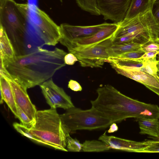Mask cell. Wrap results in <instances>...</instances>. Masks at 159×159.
I'll use <instances>...</instances> for the list:
<instances>
[{
  "label": "cell",
  "instance_id": "obj_11",
  "mask_svg": "<svg viewBox=\"0 0 159 159\" xmlns=\"http://www.w3.org/2000/svg\"><path fill=\"white\" fill-rule=\"evenodd\" d=\"M119 27V25L118 23H108L93 35L75 40L66 47L69 52L73 49L83 48L94 45L114 36Z\"/></svg>",
  "mask_w": 159,
  "mask_h": 159
},
{
  "label": "cell",
  "instance_id": "obj_4",
  "mask_svg": "<svg viewBox=\"0 0 159 159\" xmlns=\"http://www.w3.org/2000/svg\"><path fill=\"white\" fill-rule=\"evenodd\" d=\"M29 130L43 144L68 152L66 139L70 133L63 125L56 108L38 111L35 122Z\"/></svg>",
  "mask_w": 159,
  "mask_h": 159
},
{
  "label": "cell",
  "instance_id": "obj_30",
  "mask_svg": "<svg viewBox=\"0 0 159 159\" xmlns=\"http://www.w3.org/2000/svg\"><path fill=\"white\" fill-rule=\"evenodd\" d=\"M150 145L142 150L141 152L155 153L159 152V142L155 140H151Z\"/></svg>",
  "mask_w": 159,
  "mask_h": 159
},
{
  "label": "cell",
  "instance_id": "obj_10",
  "mask_svg": "<svg viewBox=\"0 0 159 159\" xmlns=\"http://www.w3.org/2000/svg\"><path fill=\"white\" fill-rule=\"evenodd\" d=\"M108 24L104 23L89 26L74 25L67 23L62 24L60 26L61 37L59 42L66 47L75 40L93 35Z\"/></svg>",
  "mask_w": 159,
  "mask_h": 159
},
{
  "label": "cell",
  "instance_id": "obj_12",
  "mask_svg": "<svg viewBox=\"0 0 159 159\" xmlns=\"http://www.w3.org/2000/svg\"><path fill=\"white\" fill-rule=\"evenodd\" d=\"M106 133V132L101 135L98 140L106 143L111 149L129 152H141L152 144L151 140L136 142L113 136H108Z\"/></svg>",
  "mask_w": 159,
  "mask_h": 159
},
{
  "label": "cell",
  "instance_id": "obj_15",
  "mask_svg": "<svg viewBox=\"0 0 159 159\" xmlns=\"http://www.w3.org/2000/svg\"><path fill=\"white\" fill-rule=\"evenodd\" d=\"M40 85L49 92L58 102L61 108L67 110L75 107L71 98L61 88L59 87L50 79Z\"/></svg>",
  "mask_w": 159,
  "mask_h": 159
},
{
  "label": "cell",
  "instance_id": "obj_37",
  "mask_svg": "<svg viewBox=\"0 0 159 159\" xmlns=\"http://www.w3.org/2000/svg\"><path fill=\"white\" fill-rule=\"evenodd\" d=\"M157 75L159 77V70H158V71L157 72Z\"/></svg>",
  "mask_w": 159,
  "mask_h": 159
},
{
  "label": "cell",
  "instance_id": "obj_25",
  "mask_svg": "<svg viewBox=\"0 0 159 159\" xmlns=\"http://www.w3.org/2000/svg\"><path fill=\"white\" fill-rule=\"evenodd\" d=\"M83 144L76 139H73L70 135L66 139V148L68 151L79 152L82 151Z\"/></svg>",
  "mask_w": 159,
  "mask_h": 159
},
{
  "label": "cell",
  "instance_id": "obj_14",
  "mask_svg": "<svg viewBox=\"0 0 159 159\" xmlns=\"http://www.w3.org/2000/svg\"><path fill=\"white\" fill-rule=\"evenodd\" d=\"M111 65L118 74L143 84L159 96V82L153 76L141 70L124 69Z\"/></svg>",
  "mask_w": 159,
  "mask_h": 159
},
{
  "label": "cell",
  "instance_id": "obj_26",
  "mask_svg": "<svg viewBox=\"0 0 159 159\" xmlns=\"http://www.w3.org/2000/svg\"><path fill=\"white\" fill-rule=\"evenodd\" d=\"M39 86L47 103L50 106L51 108H61V106L59 102L53 95L43 86L41 85Z\"/></svg>",
  "mask_w": 159,
  "mask_h": 159
},
{
  "label": "cell",
  "instance_id": "obj_8",
  "mask_svg": "<svg viewBox=\"0 0 159 159\" xmlns=\"http://www.w3.org/2000/svg\"><path fill=\"white\" fill-rule=\"evenodd\" d=\"M113 38L114 36L94 45L69 52L76 57L82 67H102L105 62H109V49L113 44Z\"/></svg>",
  "mask_w": 159,
  "mask_h": 159
},
{
  "label": "cell",
  "instance_id": "obj_39",
  "mask_svg": "<svg viewBox=\"0 0 159 159\" xmlns=\"http://www.w3.org/2000/svg\"></svg>",
  "mask_w": 159,
  "mask_h": 159
},
{
  "label": "cell",
  "instance_id": "obj_3",
  "mask_svg": "<svg viewBox=\"0 0 159 159\" xmlns=\"http://www.w3.org/2000/svg\"><path fill=\"white\" fill-rule=\"evenodd\" d=\"M29 5L14 0H0V25L6 32L16 56L22 55L29 20Z\"/></svg>",
  "mask_w": 159,
  "mask_h": 159
},
{
  "label": "cell",
  "instance_id": "obj_28",
  "mask_svg": "<svg viewBox=\"0 0 159 159\" xmlns=\"http://www.w3.org/2000/svg\"><path fill=\"white\" fill-rule=\"evenodd\" d=\"M145 52L141 48L139 50L125 53L120 55L116 57L121 58L134 59L141 57Z\"/></svg>",
  "mask_w": 159,
  "mask_h": 159
},
{
  "label": "cell",
  "instance_id": "obj_27",
  "mask_svg": "<svg viewBox=\"0 0 159 159\" xmlns=\"http://www.w3.org/2000/svg\"><path fill=\"white\" fill-rule=\"evenodd\" d=\"M17 117L21 124L30 128L32 126L35 121L30 119L26 114L18 106L16 105Z\"/></svg>",
  "mask_w": 159,
  "mask_h": 159
},
{
  "label": "cell",
  "instance_id": "obj_33",
  "mask_svg": "<svg viewBox=\"0 0 159 159\" xmlns=\"http://www.w3.org/2000/svg\"><path fill=\"white\" fill-rule=\"evenodd\" d=\"M64 61L66 64L72 65L78 61V60L74 54L69 52L65 56Z\"/></svg>",
  "mask_w": 159,
  "mask_h": 159
},
{
  "label": "cell",
  "instance_id": "obj_32",
  "mask_svg": "<svg viewBox=\"0 0 159 159\" xmlns=\"http://www.w3.org/2000/svg\"><path fill=\"white\" fill-rule=\"evenodd\" d=\"M159 54V51L149 52H145L141 57L137 59L140 62L145 60L153 58L156 57L157 55Z\"/></svg>",
  "mask_w": 159,
  "mask_h": 159
},
{
  "label": "cell",
  "instance_id": "obj_38",
  "mask_svg": "<svg viewBox=\"0 0 159 159\" xmlns=\"http://www.w3.org/2000/svg\"><path fill=\"white\" fill-rule=\"evenodd\" d=\"M59 0L61 2H62V0Z\"/></svg>",
  "mask_w": 159,
  "mask_h": 159
},
{
  "label": "cell",
  "instance_id": "obj_35",
  "mask_svg": "<svg viewBox=\"0 0 159 159\" xmlns=\"http://www.w3.org/2000/svg\"><path fill=\"white\" fill-rule=\"evenodd\" d=\"M109 126V129L107 131L108 133L114 132L117 131L118 129V126L115 123H112Z\"/></svg>",
  "mask_w": 159,
  "mask_h": 159
},
{
  "label": "cell",
  "instance_id": "obj_9",
  "mask_svg": "<svg viewBox=\"0 0 159 159\" xmlns=\"http://www.w3.org/2000/svg\"><path fill=\"white\" fill-rule=\"evenodd\" d=\"M131 0H97L100 15L105 20L119 23L124 19Z\"/></svg>",
  "mask_w": 159,
  "mask_h": 159
},
{
  "label": "cell",
  "instance_id": "obj_7",
  "mask_svg": "<svg viewBox=\"0 0 159 159\" xmlns=\"http://www.w3.org/2000/svg\"><path fill=\"white\" fill-rule=\"evenodd\" d=\"M118 24L119 27L114 38L139 31L148 34L159 43V27L152 15L150 6L135 17Z\"/></svg>",
  "mask_w": 159,
  "mask_h": 159
},
{
  "label": "cell",
  "instance_id": "obj_17",
  "mask_svg": "<svg viewBox=\"0 0 159 159\" xmlns=\"http://www.w3.org/2000/svg\"><path fill=\"white\" fill-rule=\"evenodd\" d=\"M140 129L139 133L157 138L159 136V120L142 118L137 119Z\"/></svg>",
  "mask_w": 159,
  "mask_h": 159
},
{
  "label": "cell",
  "instance_id": "obj_40",
  "mask_svg": "<svg viewBox=\"0 0 159 159\" xmlns=\"http://www.w3.org/2000/svg\"></svg>",
  "mask_w": 159,
  "mask_h": 159
},
{
  "label": "cell",
  "instance_id": "obj_31",
  "mask_svg": "<svg viewBox=\"0 0 159 159\" xmlns=\"http://www.w3.org/2000/svg\"><path fill=\"white\" fill-rule=\"evenodd\" d=\"M141 49L145 52L159 51V43H151L142 46Z\"/></svg>",
  "mask_w": 159,
  "mask_h": 159
},
{
  "label": "cell",
  "instance_id": "obj_1",
  "mask_svg": "<svg viewBox=\"0 0 159 159\" xmlns=\"http://www.w3.org/2000/svg\"><path fill=\"white\" fill-rule=\"evenodd\" d=\"M67 53L58 48L49 50L39 47L30 53L3 60V62L12 78L27 89L52 78L65 66L64 57Z\"/></svg>",
  "mask_w": 159,
  "mask_h": 159
},
{
  "label": "cell",
  "instance_id": "obj_18",
  "mask_svg": "<svg viewBox=\"0 0 159 159\" xmlns=\"http://www.w3.org/2000/svg\"><path fill=\"white\" fill-rule=\"evenodd\" d=\"M0 55L3 60L13 58L16 55L10 39L2 27L0 25Z\"/></svg>",
  "mask_w": 159,
  "mask_h": 159
},
{
  "label": "cell",
  "instance_id": "obj_22",
  "mask_svg": "<svg viewBox=\"0 0 159 159\" xmlns=\"http://www.w3.org/2000/svg\"><path fill=\"white\" fill-rule=\"evenodd\" d=\"M78 6L82 10L94 15H100L97 0H75Z\"/></svg>",
  "mask_w": 159,
  "mask_h": 159
},
{
  "label": "cell",
  "instance_id": "obj_21",
  "mask_svg": "<svg viewBox=\"0 0 159 159\" xmlns=\"http://www.w3.org/2000/svg\"><path fill=\"white\" fill-rule=\"evenodd\" d=\"M99 140L85 141L83 144L82 151L84 152H101L111 149L106 143Z\"/></svg>",
  "mask_w": 159,
  "mask_h": 159
},
{
  "label": "cell",
  "instance_id": "obj_6",
  "mask_svg": "<svg viewBox=\"0 0 159 159\" xmlns=\"http://www.w3.org/2000/svg\"><path fill=\"white\" fill-rule=\"evenodd\" d=\"M29 20L44 45L55 46L59 42L60 26L35 5H29Z\"/></svg>",
  "mask_w": 159,
  "mask_h": 159
},
{
  "label": "cell",
  "instance_id": "obj_34",
  "mask_svg": "<svg viewBox=\"0 0 159 159\" xmlns=\"http://www.w3.org/2000/svg\"><path fill=\"white\" fill-rule=\"evenodd\" d=\"M68 87L74 91H81L82 87L80 84L76 81L70 80L68 82Z\"/></svg>",
  "mask_w": 159,
  "mask_h": 159
},
{
  "label": "cell",
  "instance_id": "obj_36",
  "mask_svg": "<svg viewBox=\"0 0 159 159\" xmlns=\"http://www.w3.org/2000/svg\"><path fill=\"white\" fill-rule=\"evenodd\" d=\"M156 139L154 140L157 142H159V136L157 138H155Z\"/></svg>",
  "mask_w": 159,
  "mask_h": 159
},
{
  "label": "cell",
  "instance_id": "obj_29",
  "mask_svg": "<svg viewBox=\"0 0 159 159\" xmlns=\"http://www.w3.org/2000/svg\"><path fill=\"white\" fill-rule=\"evenodd\" d=\"M150 8L152 15L159 27V0H152Z\"/></svg>",
  "mask_w": 159,
  "mask_h": 159
},
{
  "label": "cell",
  "instance_id": "obj_24",
  "mask_svg": "<svg viewBox=\"0 0 159 159\" xmlns=\"http://www.w3.org/2000/svg\"><path fill=\"white\" fill-rule=\"evenodd\" d=\"M13 125L17 132L23 136L37 143L43 144L42 143L40 140L37 139L30 133L28 128L22 124L17 122L14 123Z\"/></svg>",
  "mask_w": 159,
  "mask_h": 159
},
{
  "label": "cell",
  "instance_id": "obj_5",
  "mask_svg": "<svg viewBox=\"0 0 159 159\" xmlns=\"http://www.w3.org/2000/svg\"><path fill=\"white\" fill-rule=\"evenodd\" d=\"M60 115L63 125L70 133L79 130L105 128L112 123L103 114L92 107L85 110L75 107Z\"/></svg>",
  "mask_w": 159,
  "mask_h": 159
},
{
  "label": "cell",
  "instance_id": "obj_19",
  "mask_svg": "<svg viewBox=\"0 0 159 159\" xmlns=\"http://www.w3.org/2000/svg\"><path fill=\"white\" fill-rule=\"evenodd\" d=\"M150 0H131L123 20L132 19L147 10L150 6Z\"/></svg>",
  "mask_w": 159,
  "mask_h": 159
},
{
  "label": "cell",
  "instance_id": "obj_20",
  "mask_svg": "<svg viewBox=\"0 0 159 159\" xmlns=\"http://www.w3.org/2000/svg\"><path fill=\"white\" fill-rule=\"evenodd\" d=\"M142 45L134 42L113 44L109 49L111 57H115L125 53L137 50Z\"/></svg>",
  "mask_w": 159,
  "mask_h": 159
},
{
  "label": "cell",
  "instance_id": "obj_2",
  "mask_svg": "<svg viewBox=\"0 0 159 159\" xmlns=\"http://www.w3.org/2000/svg\"><path fill=\"white\" fill-rule=\"evenodd\" d=\"M98 96L91 101L92 107L101 112L112 123L134 118L138 111L137 101L107 84L96 90Z\"/></svg>",
  "mask_w": 159,
  "mask_h": 159
},
{
  "label": "cell",
  "instance_id": "obj_23",
  "mask_svg": "<svg viewBox=\"0 0 159 159\" xmlns=\"http://www.w3.org/2000/svg\"><path fill=\"white\" fill-rule=\"evenodd\" d=\"M142 63L141 71L153 76L159 82V77L157 75L158 70L156 57L144 60Z\"/></svg>",
  "mask_w": 159,
  "mask_h": 159
},
{
  "label": "cell",
  "instance_id": "obj_13",
  "mask_svg": "<svg viewBox=\"0 0 159 159\" xmlns=\"http://www.w3.org/2000/svg\"><path fill=\"white\" fill-rule=\"evenodd\" d=\"M7 80L11 87L16 105L18 106L30 119L35 121L37 111L30 100L27 92V89L12 78Z\"/></svg>",
  "mask_w": 159,
  "mask_h": 159
},
{
  "label": "cell",
  "instance_id": "obj_16",
  "mask_svg": "<svg viewBox=\"0 0 159 159\" xmlns=\"http://www.w3.org/2000/svg\"><path fill=\"white\" fill-rule=\"evenodd\" d=\"M0 93L2 95L3 101L6 103L15 117L17 118L16 104L11 87L8 81L1 76L0 77Z\"/></svg>",
  "mask_w": 159,
  "mask_h": 159
}]
</instances>
